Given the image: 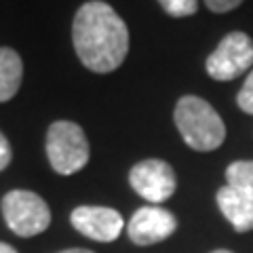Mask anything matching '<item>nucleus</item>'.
Masks as SVG:
<instances>
[{"label":"nucleus","mask_w":253,"mask_h":253,"mask_svg":"<svg viewBox=\"0 0 253 253\" xmlns=\"http://www.w3.org/2000/svg\"><path fill=\"white\" fill-rule=\"evenodd\" d=\"M173 121L181 139L196 152L217 150L226 139V125L207 99L199 95H184L175 104Z\"/></svg>","instance_id":"2"},{"label":"nucleus","mask_w":253,"mask_h":253,"mask_svg":"<svg viewBox=\"0 0 253 253\" xmlns=\"http://www.w3.org/2000/svg\"><path fill=\"white\" fill-rule=\"evenodd\" d=\"M175 230H177V217L169 209L158 207V205L137 209L129 219V224H126L129 239L137 247H150V245L163 243Z\"/></svg>","instance_id":"8"},{"label":"nucleus","mask_w":253,"mask_h":253,"mask_svg":"<svg viewBox=\"0 0 253 253\" xmlns=\"http://www.w3.org/2000/svg\"><path fill=\"white\" fill-rule=\"evenodd\" d=\"M23 81V61L11 46H0V104L17 95Z\"/></svg>","instance_id":"10"},{"label":"nucleus","mask_w":253,"mask_h":253,"mask_svg":"<svg viewBox=\"0 0 253 253\" xmlns=\"http://www.w3.org/2000/svg\"><path fill=\"white\" fill-rule=\"evenodd\" d=\"M243 2V0H205V4H207V9L211 13H228L236 9Z\"/></svg>","instance_id":"14"},{"label":"nucleus","mask_w":253,"mask_h":253,"mask_svg":"<svg viewBox=\"0 0 253 253\" xmlns=\"http://www.w3.org/2000/svg\"><path fill=\"white\" fill-rule=\"evenodd\" d=\"M57 253H95V251H89V249H66V251H57Z\"/></svg>","instance_id":"17"},{"label":"nucleus","mask_w":253,"mask_h":253,"mask_svg":"<svg viewBox=\"0 0 253 253\" xmlns=\"http://www.w3.org/2000/svg\"><path fill=\"white\" fill-rule=\"evenodd\" d=\"M0 253H17V251H15L9 243H2V241H0Z\"/></svg>","instance_id":"16"},{"label":"nucleus","mask_w":253,"mask_h":253,"mask_svg":"<svg viewBox=\"0 0 253 253\" xmlns=\"http://www.w3.org/2000/svg\"><path fill=\"white\" fill-rule=\"evenodd\" d=\"M2 217L13 234L30 239L51 226V209L42 196L32 190H11L0 203Z\"/></svg>","instance_id":"4"},{"label":"nucleus","mask_w":253,"mask_h":253,"mask_svg":"<svg viewBox=\"0 0 253 253\" xmlns=\"http://www.w3.org/2000/svg\"><path fill=\"white\" fill-rule=\"evenodd\" d=\"M70 224L83 236L97 243H112L125 230L123 215L112 207L81 205L70 213Z\"/></svg>","instance_id":"7"},{"label":"nucleus","mask_w":253,"mask_h":253,"mask_svg":"<svg viewBox=\"0 0 253 253\" xmlns=\"http://www.w3.org/2000/svg\"><path fill=\"white\" fill-rule=\"evenodd\" d=\"M253 66V41L245 32H230L207 57V74L213 81H234Z\"/></svg>","instance_id":"5"},{"label":"nucleus","mask_w":253,"mask_h":253,"mask_svg":"<svg viewBox=\"0 0 253 253\" xmlns=\"http://www.w3.org/2000/svg\"><path fill=\"white\" fill-rule=\"evenodd\" d=\"M46 156L59 175H74L84 169L91 148L83 126L72 121H55L46 131Z\"/></svg>","instance_id":"3"},{"label":"nucleus","mask_w":253,"mask_h":253,"mask_svg":"<svg viewBox=\"0 0 253 253\" xmlns=\"http://www.w3.org/2000/svg\"><path fill=\"white\" fill-rule=\"evenodd\" d=\"M129 184L135 194L152 205H163L175 194L177 177L167 161L161 158H146L131 167Z\"/></svg>","instance_id":"6"},{"label":"nucleus","mask_w":253,"mask_h":253,"mask_svg":"<svg viewBox=\"0 0 253 253\" xmlns=\"http://www.w3.org/2000/svg\"><path fill=\"white\" fill-rule=\"evenodd\" d=\"M228 186H236L253 192V161H234L226 169Z\"/></svg>","instance_id":"11"},{"label":"nucleus","mask_w":253,"mask_h":253,"mask_svg":"<svg viewBox=\"0 0 253 253\" xmlns=\"http://www.w3.org/2000/svg\"><path fill=\"white\" fill-rule=\"evenodd\" d=\"M211 253H234V251H230V249H215V251H211Z\"/></svg>","instance_id":"18"},{"label":"nucleus","mask_w":253,"mask_h":253,"mask_svg":"<svg viewBox=\"0 0 253 253\" xmlns=\"http://www.w3.org/2000/svg\"><path fill=\"white\" fill-rule=\"evenodd\" d=\"M158 4L171 17H190V15H194L196 9H199L196 0H158Z\"/></svg>","instance_id":"12"},{"label":"nucleus","mask_w":253,"mask_h":253,"mask_svg":"<svg viewBox=\"0 0 253 253\" xmlns=\"http://www.w3.org/2000/svg\"><path fill=\"white\" fill-rule=\"evenodd\" d=\"M72 42L78 59L95 74H110L129 53V28L108 2L91 0L76 11Z\"/></svg>","instance_id":"1"},{"label":"nucleus","mask_w":253,"mask_h":253,"mask_svg":"<svg viewBox=\"0 0 253 253\" xmlns=\"http://www.w3.org/2000/svg\"><path fill=\"white\" fill-rule=\"evenodd\" d=\"M11 158H13V150L9 139L4 137V133L0 131V171H4L6 167L11 165Z\"/></svg>","instance_id":"15"},{"label":"nucleus","mask_w":253,"mask_h":253,"mask_svg":"<svg viewBox=\"0 0 253 253\" xmlns=\"http://www.w3.org/2000/svg\"><path fill=\"white\" fill-rule=\"evenodd\" d=\"M217 207L236 232L253 230V192L236 186H221L217 190Z\"/></svg>","instance_id":"9"},{"label":"nucleus","mask_w":253,"mask_h":253,"mask_svg":"<svg viewBox=\"0 0 253 253\" xmlns=\"http://www.w3.org/2000/svg\"><path fill=\"white\" fill-rule=\"evenodd\" d=\"M236 104H239V108L245 114H253V70L245 78V84L241 86L239 95H236Z\"/></svg>","instance_id":"13"}]
</instances>
